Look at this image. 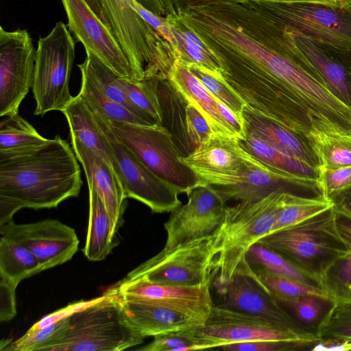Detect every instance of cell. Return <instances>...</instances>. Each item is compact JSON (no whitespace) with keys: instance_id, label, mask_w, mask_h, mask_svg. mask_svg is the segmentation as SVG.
<instances>
[{"instance_id":"obj_1","label":"cell","mask_w":351,"mask_h":351,"mask_svg":"<svg viewBox=\"0 0 351 351\" xmlns=\"http://www.w3.org/2000/svg\"><path fill=\"white\" fill-rule=\"evenodd\" d=\"M181 17L251 110L307 139L319 135L325 122L351 134V108L277 47L266 16L248 1L191 8Z\"/></svg>"},{"instance_id":"obj_2","label":"cell","mask_w":351,"mask_h":351,"mask_svg":"<svg viewBox=\"0 0 351 351\" xmlns=\"http://www.w3.org/2000/svg\"><path fill=\"white\" fill-rule=\"evenodd\" d=\"M77 158L59 135L34 149L0 154V226L25 208H56L77 197L83 181Z\"/></svg>"},{"instance_id":"obj_3","label":"cell","mask_w":351,"mask_h":351,"mask_svg":"<svg viewBox=\"0 0 351 351\" xmlns=\"http://www.w3.org/2000/svg\"><path fill=\"white\" fill-rule=\"evenodd\" d=\"M155 14H178L172 0H136ZM113 32L125 51L136 80L169 77L178 58L172 44L134 8V0H86Z\"/></svg>"},{"instance_id":"obj_4","label":"cell","mask_w":351,"mask_h":351,"mask_svg":"<svg viewBox=\"0 0 351 351\" xmlns=\"http://www.w3.org/2000/svg\"><path fill=\"white\" fill-rule=\"evenodd\" d=\"M257 243L278 253L326 289L328 274L348 254L337 226L335 206Z\"/></svg>"},{"instance_id":"obj_5","label":"cell","mask_w":351,"mask_h":351,"mask_svg":"<svg viewBox=\"0 0 351 351\" xmlns=\"http://www.w3.org/2000/svg\"><path fill=\"white\" fill-rule=\"evenodd\" d=\"M286 193L275 191L256 202L226 206L221 223L213 235L215 287L229 282L251 246L269 234Z\"/></svg>"},{"instance_id":"obj_6","label":"cell","mask_w":351,"mask_h":351,"mask_svg":"<svg viewBox=\"0 0 351 351\" xmlns=\"http://www.w3.org/2000/svg\"><path fill=\"white\" fill-rule=\"evenodd\" d=\"M245 1L294 32L316 40L351 60V0Z\"/></svg>"},{"instance_id":"obj_7","label":"cell","mask_w":351,"mask_h":351,"mask_svg":"<svg viewBox=\"0 0 351 351\" xmlns=\"http://www.w3.org/2000/svg\"><path fill=\"white\" fill-rule=\"evenodd\" d=\"M101 118L121 143L180 193L188 195L203 186L196 173L182 160L183 153L165 126L109 121Z\"/></svg>"},{"instance_id":"obj_8","label":"cell","mask_w":351,"mask_h":351,"mask_svg":"<svg viewBox=\"0 0 351 351\" xmlns=\"http://www.w3.org/2000/svg\"><path fill=\"white\" fill-rule=\"evenodd\" d=\"M70 322L68 335L53 351H121L145 339L130 325L117 300L105 291L72 315Z\"/></svg>"},{"instance_id":"obj_9","label":"cell","mask_w":351,"mask_h":351,"mask_svg":"<svg viewBox=\"0 0 351 351\" xmlns=\"http://www.w3.org/2000/svg\"><path fill=\"white\" fill-rule=\"evenodd\" d=\"M75 41L62 21L38 41L34 82L32 87L36 101L34 115L43 116L62 112L73 98L69 80L75 60Z\"/></svg>"},{"instance_id":"obj_10","label":"cell","mask_w":351,"mask_h":351,"mask_svg":"<svg viewBox=\"0 0 351 351\" xmlns=\"http://www.w3.org/2000/svg\"><path fill=\"white\" fill-rule=\"evenodd\" d=\"M213 236L163 249L130 271L124 279L195 287L211 285L216 276Z\"/></svg>"},{"instance_id":"obj_11","label":"cell","mask_w":351,"mask_h":351,"mask_svg":"<svg viewBox=\"0 0 351 351\" xmlns=\"http://www.w3.org/2000/svg\"><path fill=\"white\" fill-rule=\"evenodd\" d=\"M268 16L277 47L316 76L338 99L351 108V60Z\"/></svg>"},{"instance_id":"obj_12","label":"cell","mask_w":351,"mask_h":351,"mask_svg":"<svg viewBox=\"0 0 351 351\" xmlns=\"http://www.w3.org/2000/svg\"><path fill=\"white\" fill-rule=\"evenodd\" d=\"M95 116L110 143L112 166L125 197L144 204L154 213L171 212L181 205L182 202L178 197L180 193L178 189L143 165L114 137L104 120L96 114Z\"/></svg>"},{"instance_id":"obj_13","label":"cell","mask_w":351,"mask_h":351,"mask_svg":"<svg viewBox=\"0 0 351 351\" xmlns=\"http://www.w3.org/2000/svg\"><path fill=\"white\" fill-rule=\"evenodd\" d=\"M195 332L204 350L260 340L309 341L280 323L215 304Z\"/></svg>"},{"instance_id":"obj_14","label":"cell","mask_w":351,"mask_h":351,"mask_svg":"<svg viewBox=\"0 0 351 351\" xmlns=\"http://www.w3.org/2000/svg\"><path fill=\"white\" fill-rule=\"evenodd\" d=\"M36 51L26 29L7 31L0 27V117L19 114L32 88Z\"/></svg>"},{"instance_id":"obj_15","label":"cell","mask_w":351,"mask_h":351,"mask_svg":"<svg viewBox=\"0 0 351 351\" xmlns=\"http://www.w3.org/2000/svg\"><path fill=\"white\" fill-rule=\"evenodd\" d=\"M255 158L238 137L213 131L181 159L196 173L202 185L221 187L234 182Z\"/></svg>"},{"instance_id":"obj_16","label":"cell","mask_w":351,"mask_h":351,"mask_svg":"<svg viewBox=\"0 0 351 351\" xmlns=\"http://www.w3.org/2000/svg\"><path fill=\"white\" fill-rule=\"evenodd\" d=\"M216 287L221 297L219 306L275 321L306 340L320 342L315 331L296 321L263 289L254 277L246 259L229 282Z\"/></svg>"},{"instance_id":"obj_17","label":"cell","mask_w":351,"mask_h":351,"mask_svg":"<svg viewBox=\"0 0 351 351\" xmlns=\"http://www.w3.org/2000/svg\"><path fill=\"white\" fill-rule=\"evenodd\" d=\"M187 196L186 203L173 210L164 223L166 249L213 236L221 223L226 203L212 186H198Z\"/></svg>"},{"instance_id":"obj_18","label":"cell","mask_w":351,"mask_h":351,"mask_svg":"<svg viewBox=\"0 0 351 351\" xmlns=\"http://www.w3.org/2000/svg\"><path fill=\"white\" fill-rule=\"evenodd\" d=\"M68 28L86 51L98 57L119 76L136 80L130 61L116 36L86 0H62Z\"/></svg>"},{"instance_id":"obj_19","label":"cell","mask_w":351,"mask_h":351,"mask_svg":"<svg viewBox=\"0 0 351 351\" xmlns=\"http://www.w3.org/2000/svg\"><path fill=\"white\" fill-rule=\"evenodd\" d=\"M0 234L29 249L43 271L71 260L80 243L74 228L56 219L28 223H15L12 220L0 226Z\"/></svg>"},{"instance_id":"obj_20","label":"cell","mask_w":351,"mask_h":351,"mask_svg":"<svg viewBox=\"0 0 351 351\" xmlns=\"http://www.w3.org/2000/svg\"><path fill=\"white\" fill-rule=\"evenodd\" d=\"M213 188L225 203L231 199L256 202L275 191L306 197H324L317 181L293 176L257 158L234 182Z\"/></svg>"},{"instance_id":"obj_21","label":"cell","mask_w":351,"mask_h":351,"mask_svg":"<svg viewBox=\"0 0 351 351\" xmlns=\"http://www.w3.org/2000/svg\"><path fill=\"white\" fill-rule=\"evenodd\" d=\"M106 291L162 305L205 321L214 305L210 285L181 287L155 284L141 279L123 278Z\"/></svg>"},{"instance_id":"obj_22","label":"cell","mask_w":351,"mask_h":351,"mask_svg":"<svg viewBox=\"0 0 351 351\" xmlns=\"http://www.w3.org/2000/svg\"><path fill=\"white\" fill-rule=\"evenodd\" d=\"M119 302L130 325L144 338L189 330L204 324L205 320L177 310L133 297L107 291Z\"/></svg>"},{"instance_id":"obj_23","label":"cell","mask_w":351,"mask_h":351,"mask_svg":"<svg viewBox=\"0 0 351 351\" xmlns=\"http://www.w3.org/2000/svg\"><path fill=\"white\" fill-rule=\"evenodd\" d=\"M76 157L82 165L88 188L97 193L118 229L121 226L127 198L112 165L90 149L72 143Z\"/></svg>"},{"instance_id":"obj_24","label":"cell","mask_w":351,"mask_h":351,"mask_svg":"<svg viewBox=\"0 0 351 351\" xmlns=\"http://www.w3.org/2000/svg\"><path fill=\"white\" fill-rule=\"evenodd\" d=\"M242 117L245 132L256 136L291 157L319 168V158L303 136L253 111L246 106Z\"/></svg>"},{"instance_id":"obj_25","label":"cell","mask_w":351,"mask_h":351,"mask_svg":"<svg viewBox=\"0 0 351 351\" xmlns=\"http://www.w3.org/2000/svg\"><path fill=\"white\" fill-rule=\"evenodd\" d=\"M168 79L176 89L199 110L214 132L234 136L221 116L218 100L191 73L187 64L178 58Z\"/></svg>"},{"instance_id":"obj_26","label":"cell","mask_w":351,"mask_h":351,"mask_svg":"<svg viewBox=\"0 0 351 351\" xmlns=\"http://www.w3.org/2000/svg\"><path fill=\"white\" fill-rule=\"evenodd\" d=\"M62 112L68 122L71 143H77L90 149L112 165L108 139L82 97L78 94L73 97Z\"/></svg>"},{"instance_id":"obj_27","label":"cell","mask_w":351,"mask_h":351,"mask_svg":"<svg viewBox=\"0 0 351 351\" xmlns=\"http://www.w3.org/2000/svg\"><path fill=\"white\" fill-rule=\"evenodd\" d=\"M88 192L89 217L83 252L90 261H101L119 243L117 237L119 229L95 189L88 188Z\"/></svg>"},{"instance_id":"obj_28","label":"cell","mask_w":351,"mask_h":351,"mask_svg":"<svg viewBox=\"0 0 351 351\" xmlns=\"http://www.w3.org/2000/svg\"><path fill=\"white\" fill-rule=\"evenodd\" d=\"M167 19L176 40L178 58L187 65L196 64L222 78L221 68L216 58L180 16L178 14L171 15Z\"/></svg>"},{"instance_id":"obj_29","label":"cell","mask_w":351,"mask_h":351,"mask_svg":"<svg viewBox=\"0 0 351 351\" xmlns=\"http://www.w3.org/2000/svg\"><path fill=\"white\" fill-rule=\"evenodd\" d=\"M240 141L248 152L268 165L293 176L318 182L319 168L286 154L250 132H245Z\"/></svg>"},{"instance_id":"obj_30","label":"cell","mask_w":351,"mask_h":351,"mask_svg":"<svg viewBox=\"0 0 351 351\" xmlns=\"http://www.w3.org/2000/svg\"><path fill=\"white\" fill-rule=\"evenodd\" d=\"M43 271L34 254L22 244L4 236L0 239V278L17 285Z\"/></svg>"},{"instance_id":"obj_31","label":"cell","mask_w":351,"mask_h":351,"mask_svg":"<svg viewBox=\"0 0 351 351\" xmlns=\"http://www.w3.org/2000/svg\"><path fill=\"white\" fill-rule=\"evenodd\" d=\"M251 268L255 279L278 302L304 295H316L334 301L339 300L326 288L275 275L261 269Z\"/></svg>"},{"instance_id":"obj_32","label":"cell","mask_w":351,"mask_h":351,"mask_svg":"<svg viewBox=\"0 0 351 351\" xmlns=\"http://www.w3.org/2000/svg\"><path fill=\"white\" fill-rule=\"evenodd\" d=\"M0 122V154H14L36 149L50 139L41 136L19 114Z\"/></svg>"},{"instance_id":"obj_33","label":"cell","mask_w":351,"mask_h":351,"mask_svg":"<svg viewBox=\"0 0 351 351\" xmlns=\"http://www.w3.org/2000/svg\"><path fill=\"white\" fill-rule=\"evenodd\" d=\"M86 56L84 61L77 64L80 72L87 75L96 86L108 97L124 106L149 125H154L130 102L121 86L120 76L92 52L86 51Z\"/></svg>"},{"instance_id":"obj_34","label":"cell","mask_w":351,"mask_h":351,"mask_svg":"<svg viewBox=\"0 0 351 351\" xmlns=\"http://www.w3.org/2000/svg\"><path fill=\"white\" fill-rule=\"evenodd\" d=\"M80 73L81 86L78 95L95 114L109 121L149 125L124 106L108 97L87 75Z\"/></svg>"},{"instance_id":"obj_35","label":"cell","mask_w":351,"mask_h":351,"mask_svg":"<svg viewBox=\"0 0 351 351\" xmlns=\"http://www.w3.org/2000/svg\"><path fill=\"white\" fill-rule=\"evenodd\" d=\"M335 205L332 201L323 197H306L286 193L283 206L269 234L295 225Z\"/></svg>"},{"instance_id":"obj_36","label":"cell","mask_w":351,"mask_h":351,"mask_svg":"<svg viewBox=\"0 0 351 351\" xmlns=\"http://www.w3.org/2000/svg\"><path fill=\"white\" fill-rule=\"evenodd\" d=\"M159 79L131 80L120 77L121 86L133 106L152 124H162V112L158 97Z\"/></svg>"},{"instance_id":"obj_37","label":"cell","mask_w":351,"mask_h":351,"mask_svg":"<svg viewBox=\"0 0 351 351\" xmlns=\"http://www.w3.org/2000/svg\"><path fill=\"white\" fill-rule=\"evenodd\" d=\"M71 317L35 330H27L14 341H5L2 350L12 351H53L69 333Z\"/></svg>"},{"instance_id":"obj_38","label":"cell","mask_w":351,"mask_h":351,"mask_svg":"<svg viewBox=\"0 0 351 351\" xmlns=\"http://www.w3.org/2000/svg\"><path fill=\"white\" fill-rule=\"evenodd\" d=\"M338 230L348 247L346 258L337 265L328 274L326 287L339 300L351 298L348 289L351 285V214L335 206Z\"/></svg>"},{"instance_id":"obj_39","label":"cell","mask_w":351,"mask_h":351,"mask_svg":"<svg viewBox=\"0 0 351 351\" xmlns=\"http://www.w3.org/2000/svg\"><path fill=\"white\" fill-rule=\"evenodd\" d=\"M246 261L252 268L261 269L275 275L322 287L282 256L258 243L251 246L247 251Z\"/></svg>"},{"instance_id":"obj_40","label":"cell","mask_w":351,"mask_h":351,"mask_svg":"<svg viewBox=\"0 0 351 351\" xmlns=\"http://www.w3.org/2000/svg\"><path fill=\"white\" fill-rule=\"evenodd\" d=\"M316 295H304L278 302L296 321L317 332V327L335 302Z\"/></svg>"},{"instance_id":"obj_41","label":"cell","mask_w":351,"mask_h":351,"mask_svg":"<svg viewBox=\"0 0 351 351\" xmlns=\"http://www.w3.org/2000/svg\"><path fill=\"white\" fill-rule=\"evenodd\" d=\"M320 342L351 341V299L336 301L317 329Z\"/></svg>"},{"instance_id":"obj_42","label":"cell","mask_w":351,"mask_h":351,"mask_svg":"<svg viewBox=\"0 0 351 351\" xmlns=\"http://www.w3.org/2000/svg\"><path fill=\"white\" fill-rule=\"evenodd\" d=\"M320 167L337 169L351 167V138L326 136L311 145Z\"/></svg>"},{"instance_id":"obj_43","label":"cell","mask_w":351,"mask_h":351,"mask_svg":"<svg viewBox=\"0 0 351 351\" xmlns=\"http://www.w3.org/2000/svg\"><path fill=\"white\" fill-rule=\"evenodd\" d=\"M318 183L323 196L340 205L351 195V167H319Z\"/></svg>"},{"instance_id":"obj_44","label":"cell","mask_w":351,"mask_h":351,"mask_svg":"<svg viewBox=\"0 0 351 351\" xmlns=\"http://www.w3.org/2000/svg\"><path fill=\"white\" fill-rule=\"evenodd\" d=\"M191 73L201 82L206 89L218 101L242 117L245 102L222 80L206 69L196 64L188 65Z\"/></svg>"},{"instance_id":"obj_45","label":"cell","mask_w":351,"mask_h":351,"mask_svg":"<svg viewBox=\"0 0 351 351\" xmlns=\"http://www.w3.org/2000/svg\"><path fill=\"white\" fill-rule=\"evenodd\" d=\"M195 328L180 330L154 337L149 343L138 348L141 351H189L204 350L195 335Z\"/></svg>"},{"instance_id":"obj_46","label":"cell","mask_w":351,"mask_h":351,"mask_svg":"<svg viewBox=\"0 0 351 351\" xmlns=\"http://www.w3.org/2000/svg\"><path fill=\"white\" fill-rule=\"evenodd\" d=\"M315 343L305 340H260L230 343L223 346L220 348L226 351H291L308 349V347H313Z\"/></svg>"},{"instance_id":"obj_47","label":"cell","mask_w":351,"mask_h":351,"mask_svg":"<svg viewBox=\"0 0 351 351\" xmlns=\"http://www.w3.org/2000/svg\"><path fill=\"white\" fill-rule=\"evenodd\" d=\"M18 285L0 280V320L8 322L16 315V289Z\"/></svg>"},{"instance_id":"obj_48","label":"cell","mask_w":351,"mask_h":351,"mask_svg":"<svg viewBox=\"0 0 351 351\" xmlns=\"http://www.w3.org/2000/svg\"><path fill=\"white\" fill-rule=\"evenodd\" d=\"M99 297L89 300H80L68 304L50 314H48L35 323L28 330H35L56 323L61 319L71 317L72 315L95 302Z\"/></svg>"},{"instance_id":"obj_49","label":"cell","mask_w":351,"mask_h":351,"mask_svg":"<svg viewBox=\"0 0 351 351\" xmlns=\"http://www.w3.org/2000/svg\"><path fill=\"white\" fill-rule=\"evenodd\" d=\"M173 5L180 14L191 8H201L220 2H237V0H172Z\"/></svg>"},{"instance_id":"obj_50","label":"cell","mask_w":351,"mask_h":351,"mask_svg":"<svg viewBox=\"0 0 351 351\" xmlns=\"http://www.w3.org/2000/svg\"><path fill=\"white\" fill-rule=\"evenodd\" d=\"M311 351H348L351 350V341L319 342L309 349Z\"/></svg>"},{"instance_id":"obj_51","label":"cell","mask_w":351,"mask_h":351,"mask_svg":"<svg viewBox=\"0 0 351 351\" xmlns=\"http://www.w3.org/2000/svg\"><path fill=\"white\" fill-rule=\"evenodd\" d=\"M242 0H237L239 2ZM254 1H274V2H295V1H329V0H248Z\"/></svg>"},{"instance_id":"obj_52","label":"cell","mask_w":351,"mask_h":351,"mask_svg":"<svg viewBox=\"0 0 351 351\" xmlns=\"http://www.w3.org/2000/svg\"><path fill=\"white\" fill-rule=\"evenodd\" d=\"M335 206L341 207L342 209L351 214V201L346 202L341 205Z\"/></svg>"},{"instance_id":"obj_53","label":"cell","mask_w":351,"mask_h":351,"mask_svg":"<svg viewBox=\"0 0 351 351\" xmlns=\"http://www.w3.org/2000/svg\"><path fill=\"white\" fill-rule=\"evenodd\" d=\"M349 201H351V195H350V197H348V198L345 202H343L342 204H343V203H345V202H349ZM340 205H341V204H340Z\"/></svg>"},{"instance_id":"obj_54","label":"cell","mask_w":351,"mask_h":351,"mask_svg":"<svg viewBox=\"0 0 351 351\" xmlns=\"http://www.w3.org/2000/svg\"><path fill=\"white\" fill-rule=\"evenodd\" d=\"M348 289H349V290H350V292H351V285H349Z\"/></svg>"}]
</instances>
